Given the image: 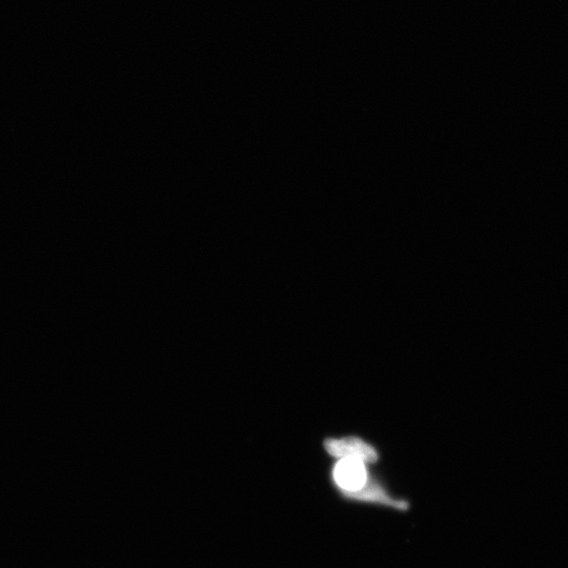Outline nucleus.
<instances>
[{
	"label": "nucleus",
	"instance_id": "obj_1",
	"mask_svg": "<svg viewBox=\"0 0 568 568\" xmlns=\"http://www.w3.org/2000/svg\"><path fill=\"white\" fill-rule=\"evenodd\" d=\"M332 475L335 488L344 500L384 507L397 512L405 513L410 510V502L392 495L368 472L365 462L358 458H340Z\"/></svg>",
	"mask_w": 568,
	"mask_h": 568
},
{
	"label": "nucleus",
	"instance_id": "obj_2",
	"mask_svg": "<svg viewBox=\"0 0 568 568\" xmlns=\"http://www.w3.org/2000/svg\"><path fill=\"white\" fill-rule=\"evenodd\" d=\"M324 446L334 457H354L365 463H375L378 460V453L373 446L359 438L328 439Z\"/></svg>",
	"mask_w": 568,
	"mask_h": 568
}]
</instances>
